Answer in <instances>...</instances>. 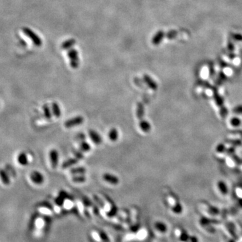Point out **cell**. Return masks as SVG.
<instances>
[{
	"label": "cell",
	"instance_id": "6da1fadb",
	"mask_svg": "<svg viewBox=\"0 0 242 242\" xmlns=\"http://www.w3.org/2000/svg\"><path fill=\"white\" fill-rule=\"evenodd\" d=\"M83 121H84L83 118L82 117H80V116L76 117L71 119H70V120H67L65 122L64 125L66 128L74 127V126L82 125L83 123Z\"/></svg>",
	"mask_w": 242,
	"mask_h": 242
},
{
	"label": "cell",
	"instance_id": "7a4b0ae2",
	"mask_svg": "<svg viewBox=\"0 0 242 242\" xmlns=\"http://www.w3.org/2000/svg\"><path fill=\"white\" fill-rule=\"evenodd\" d=\"M103 179L106 182H108L110 184H113V185H117L119 183V179L117 176L110 174H108V173L103 175Z\"/></svg>",
	"mask_w": 242,
	"mask_h": 242
},
{
	"label": "cell",
	"instance_id": "3957f363",
	"mask_svg": "<svg viewBox=\"0 0 242 242\" xmlns=\"http://www.w3.org/2000/svg\"><path fill=\"white\" fill-rule=\"evenodd\" d=\"M30 178L34 183L37 184H41L44 182L43 176L38 172H33L30 175Z\"/></svg>",
	"mask_w": 242,
	"mask_h": 242
},
{
	"label": "cell",
	"instance_id": "277c9868",
	"mask_svg": "<svg viewBox=\"0 0 242 242\" xmlns=\"http://www.w3.org/2000/svg\"><path fill=\"white\" fill-rule=\"evenodd\" d=\"M58 159H59V154L58 152L56 149H52L50 152V159L51 161V164L53 168H56L57 163H58Z\"/></svg>",
	"mask_w": 242,
	"mask_h": 242
},
{
	"label": "cell",
	"instance_id": "5b68a950",
	"mask_svg": "<svg viewBox=\"0 0 242 242\" xmlns=\"http://www.w3.org/2000/svg\"><path fill=\"white\" fill-rule=\"evenodd\" d=\"M89 134L91 139L96 144H100L102 143V138L96 131L94 130H90L89 131Z\"/></svg>",
	"mask_w": 242,
	"mask_h": 242
},
{
	"label": "cell",
	"instance_id": "8992f818",
	"mask_svg": "<svg viewBox=\"0 0 242 242\" xmlns=\"http://www.w3.org/2000/svg\"><path fill=\"white\" fill-rule=\"evenodd\" d=\"M137 117L139 121L142 120L144 115V106L141 102H139L137 106V110H136Z\"/></svg>",
	"mask_w": 242,
	"mask_h": 242
},
{
	"label": "cell",
	"instance_id": "52a82bcc",
	"mask_svg": "<svg viewBox=\"0 0 242 242\" xmlns=\"http://www.w3.org/2000/svg\"><path fill=\"white\" fill-rule=\"evenodd\" d=\"M139 127L143 132L148 133L151 130V125L149 124L147 121H145L142 119V120H141L139 122Z\"/></svg>",
	"mask_w": 242,
	"mask_h": 242
},
{
	"label": "cell",
	"instance_id": "ba28073f",
	"mask_svg": "<svg viewBox=\"0 0 242 242\" xmlns=\"http://www.w3.org/2000/svg\"><path fill=\"white\" fill-rule=\"evenodd\" d=\"M24 30V32L30 38H31V39L33 40V41L34 42V43H35L36 45H39L40 44V41L39 40V38H37V36L32 31H30V30L29 29H28V28H25Z\"/></svg>",
	"mask_w": 242,
	"mask_h": 242
},
{
	"label": "cell",
	"instance_id": "9c48e42d",
	"mask_svg": "<svg viewBox=\"0 0 242 242\" xmlns=\"http://www.w3.org/2000/svg\"><path fill=\"white\" fill-rule=\"evenodd\" d=\"M108 137L111 141H113V142L117 141L118 138V130L115 128L111 129L108 133Z\"/></svg>",
	"mask_w": 242,
	"mask_h": 242
},
{
	"label": "cell",
	"instance_id": "30bf717a",
	"mask_svg": "<svg viewBox=\"0 0 242 242\" xmlns=\"http://www.w3.org/2000/svg\"><path fill=\"white\" fill-rule=\"evenodd\" d=\"M77 162H78V159H77V158H71V159L65 161V162L62 165V168L63 169L67 168L69 167H71V166H73V165L75 164Z\"/></svg>",
	"mask_w": 242,
	"mask_h": 242
},
{
	"label": "cell",
	"instance_id": "8fae6325",
	"mask_svg": "<svg viewBox=\"0 0 242 242\" xmlns=\"http://www.w3.org/2000/svg\"><path fill=\"white\" fill-rule=\"evenodd\" d=\"M53 108V114L55 115V117L59 118L61 117V110L59 105L57 104V103L54 102L52 105Z\"/></svg>",
	"mask_w": 242,
	"mask_h": 242
},
{
	"label": "cell",
	"instance_id": "7c38bea8",
	"mask_svg": "<svg viewBox=\"0 0 242 242\" xmlns=\"http://www.w3.org/2000/svg\"><path fill=\"white\" fill-rule=\"evenodd\" d=\"M144 79H145V81L146 82V83H147V84L149 86V87H150L153 90L157 89V84L154 82H153V80L150 78H149L148 76L146 75V76H145Z\"/></svg>",
	"mask_w": 242,
	"mask_h": 242
},
{
	"label": "cell",
	"instance_id": "4fadbf2b",
	"mask_svg": "<svg viewBox=\"0 0 242 242\" xmlns=\"http://www.w3.org/2000/svg\"><path fill=\"white\" fill-rule=\"evenodd\" d=\"M218 188L223 194L225 195L227 193V188L226 184L223 182L220 181L218 182Z\"/></svg>",
	"mask_w": 242,
	"mask_h": 242
},
{
	"label": "cell",
	"instance_id": "5bb4252c",
	"mask_svg": "<svg viewBox=\"0 0 242 242\" xmlns=\"http://www.w3.org/2000/svg\"><path fill=\"white\" fill-rule=\"evenodd\" d=\"M229 124L233 128H236V127H238V126H240L241 121L238 118L234 117V118H232L231 120H230Z\"/></svg>",
	"mask_w": 242,
	"mask_h": 242
},
{
	"label": "cell",
	"instance_id": "9a60e30c",
	"mask_svg": "<svg viewBox=\"0 0 242 242\" xmlns=\"http://www.w3.org/2000/svg\"><path fill=\"white\" fill-rule=\"evenodd\" d=\"M80 149L82 151H83L87 152V151H89L91 149V147H90V145L89 144H88L87 143H86V142L83 141L82 143L80 144Z\"/></svg>",
	"mask_w": 242,
	"mask_h": 242
},
{
	"label": "cell",
	"instance_id": "2e32d148",
	"mask_svg": "<svg viewBox=\"0 0 242 242\" xmlns=\"http://www.w3.org/2000/svg\"><path fill=\"white\" fill-rule=\"evenodd\" d=\"M155 227L157 230H159V231L161 232H165L166 231V226L163 223H160V222L156 223Z\"/></svg>",
	"mask_w": 242,
	"mask_h": 242
},
{
	"label": "cell",
	"instance_id": "e0dca14e",
	"mask_svg": "<svg viewBox=\"0 0 242 242\" xmlns=\"http://www.w3.org/2000/svg\"><path fill=\"white\" fill-rule=\"evenodd\" d=\"M71 174H83L84 172H86V169L84 168H74L72 169V170H71Z\"/></svg>",
	"mask_w": 242,
	"mask_h": 242
},
{
	"label": "cell",
	"instance_id": "ac0fdd59",
	"mask_svg": "<svg viewBox=\"0 0 242 242\" xmlns=\"http://www.w3.org/2000/svg\"><path fill=\"white\" fill-rule=\"evenodd\" d=\"M86 180V177L84 176H74V177H73V178H72V180L74 182H78V183L85 182Z\"/></svg>",
	"mask_w": 242,
	"mask_h": 242
},
{
	"label": "cell",
	"instance_id": "d6986e66",
	"mask_svg": "<svg viewBox=\"0 0 242 242\" xmlns=\"http://www.w3.org/2000/svg\"><path fill=\"white\" fill-rule=\"evenodd\" d=\"M19 161H20V163L23 165H25L28 163V159H27V157L24 153H22V154L20 155V157H19Z\"/></svg>",
	"mask_w": 242,
	"mask_h": 242
},
{
	"label": "cell",
	"instance_id": "ffe728a7",
	"mask_svg": "<svg viewBox=\"0 0 242 242\" xmlns=\"http://www.w3.org/2000/svg\"><path fill=\"white\" fill-rule=\"evenodd\" d=\"M163 36V34L162 32H159L158 34H157L154 38V40H153V43H154V44H158L159 43V41L162 39Z\"/></svg>",
	"mask_w": 242,
	"mask_h": 242
},
{
	"label": "cell",
	"instance_id": "44dd1931",
	"mask_svg": "<svg viewBox=\"0 0 242 242\" xmlns=\"http://www.w3.org/2000/svg\"><path fill=\"white\" fill-rule=\"evenodd\" d=\"M44 110H45V116L47 117V118H51V112H50V110H49V108L47 106H45Z\"/></svg>",
	"mask_w": 242,
	"mask_h": 242
},
{
	"label": "cell",
	"instance_id": "7402d4cb",
	"mask_svg": "<svg viewBox=\"0 0 242 242\" xmlns=\"http://www.w3.org/2000/svg\"><path fill=\"white\" fill-rule=\"evenodd\" d=\"M233 112L235 113V114H242V106H239L237 107H236L235 108L233 109Z\"/></svg>",
	"mask_w": 242,
	"mask_h": 242
},
{
	"label": "cell",
	"instance_id": "603a6c76",
	"mask_svg": "<svg viewBox=\"0 0 242 242\" xmlns=\"http://www.w3.org/2000/svg\"><path fill=\"white\" fill-rule=\"evenodd\" d=\"M74 155L76 157L77 159H82L83 157V153L81 152V151H74Z\"/></svg>",
	"mask_w": 242,
	"mask_h": 242
}]
</instances>
